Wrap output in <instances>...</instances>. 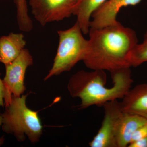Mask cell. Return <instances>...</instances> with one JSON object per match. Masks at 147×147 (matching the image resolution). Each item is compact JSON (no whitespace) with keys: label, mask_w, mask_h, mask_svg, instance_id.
Listing matches in <instances>:
<instances>
[{"label":"cell","mask_w":147,"mask_h":147,"mask_svg":"<svg viewBox=\"0 0 147 147\" xmlns=\"http://www.w3.org/2000/svg\"><path fill=\"white\" fill-rule=\"evenodd\" d=\"M5 96V90L3 80L0 78V107H4V98Z\"/></svg>","instance_id":"obj_17"},{"label":"cell","mask_w":147,"mask_h":147,"mask_svg":"<svg viewBox=\"0 0 147 147\" xmlns=\"http://www.w3.org/2000/svg\"><path fill=\"white\" fill-rule=\"evenodd\" d=\"M107 0H77L73 15L77 17L76 22L79 24L83 34L89 32L90 18L92 14Z\"/></svg>","instance_id":"obj_12"},{"label":"cell","mask_w":147,"mask_h":147,"mask_svg":"<svg viewBox=\"0 0 147 147\" xmlns=\"http://www.w3.org/2000/svg\"><path fill=\"white\" fill-rule=\"evenodd\" d=\"M147 123V119L123 111L117 128V147H128L134 132L137 129Z\"/></svg>","instance_id":"obj_10"},{"label":"cell","mask_w":147,"mask_h":147,"mask_svg":"<svg viewBox=\"0 0 147 147\" xmlns=\"http://www.w3.org/2000/svg\"><path fill=\"white\" fill-rule=\"evenodd\" d=\"M76 2L77 0H29V5L35 19L44 26L70 17Z\"/></svg>","instance_id":"obj_6"},{"label":"cell","mask_w":147,"mask_h":147,"mask_svg":"<svg viewBox=\"0 0 147 147\" xmlns=\"http://www.w3.org/2000/svg\"><path fill=\"white\" fill-rule=\"evenodd\" d=\"M57 33L59 42L57 54L45 81L70 71L79 62L83 61L86 53L88 40L84 38L77 22L67 30L58 31Z\"/></svg>","instance_id":"obj_4"},{"label":"cell","mask_w":147,"mask_h":147,"mask_svg":"<svg viewBox=\"0 0 147 147\" xmlns=\"http://www.w3.org/2000/svg\"><path fill=\"white\" fill-rule=\"evenodd\" d=\"M33 64V59L28 49L24 48L11 63L5 65V76L3 82L5 90L4 105L12 96L20 97L26 90L24 79L27 69Z\"/></svg>","instance_id":"obj_5"},{"label":"cell","mask_w":147,"mask_h":147,"mask_svg":"<svg viewBox=\"0 0 147 147\" xmlns=\"http://www.w3.org/2000/svg\"><path fill=\"white\" fill-rule=\"evenodd\" d=\"M86 53L83 61L92 70L111 71L130 67L129 57L138 43L136 32L119 22L112 26L90 28Z\"/></svg>","instance_id":"obj_1"},{"label":"cell","mask_w":147,"mask_h":147,"mask_svg":"<svg viewBox=\"0 0 147 147\" xmlns=\"http://www.w3.org/2000/svg\"><path fill=\"white\" fill-rule=\"evenodd\" d=\"M147 137V123L139 127L134 132L131 140V142Z\"/></svg>","instance_id":"obj_15"},{"label":"cell","mask_w":147,"mask_h":147,"mask_svg":"<svg viewBox=\"0 0 147 147\" xmlns=\"http://www.w3.org/2000/svg\"><path fill=\"white\" fill-rule=\"evenodd\" d=\"M142 0H107L92 15L90 28L98 29L117 24V16L121 9L135 5Z\"/></svg>","instance_id":"obj_8"},{"label":"cell","mask_w":147,"mask_h":147,"mask_svg":"<svg viewBox=\"0 0 147 147\" xmlns=\"http://www.w3.org/2000/svg\"><path fill=\"white\" fill-rule=\"evenodd\" d=\"M147 38V30L146 32V33L144 35V38Z\"/></svg>","instance_id":"obj_19"},{"label":"cell","mask_w":147,"mask_h":147,"mask_svg":"<svg viewBox=\"0 0 147 147\" xmlns=\"http://www.w3.org/2000/svg\"><path fill=\"white\" fill-rule=\"evenodd\" d=\"M104 116L99 130L89 143L91 147H117L116 134L118 124L123 113L121 102L117 100L105 103Z\"/></svg>","instance_id":"obj_7"},{"label":"cell","mask_w":147,"mask_h":147,"mask_svg":"<svg viewBox=\"0 0 147 147\" xmlns=\"http://www.w3.org/2000/svg\"><path fill=\"white\" fill-rule=\"evenodd\" d=\"M128 147H147V137L131 142Z\"/></svg>","instance_id":"obj_16"},{"label":"cell","mask_w":147,"mask_h":147,"mask_svg":"<svg viewBox=\"0 0 147 147\" xmlns=\"http://www.w3.org/2000/svg\"><path fill=\"white\" fill-rule=\"evenodd\" d=\"M5 142V138L4 136L0 137V146L3 144Z\"/></svg>","instance_id":"obj_18"},{"label":"cell","mask_w":147,"mask_h":147,"mask_svg":"<svg viewBox=\"0 0 147 147\" xmlns=\"http://www.w3.org/2000/svg\"><path fill=\"white\" fill-rule=\"evenodd\" d=\"M28 94L20 97L12 96L5 109L0 113V128L11 134L18 142L27 137L32 143H37L42 134L43 126L38 112L30 109L26 104Z\"/></svg>","instance_id":"obj_3"},{"label":"cell","mask_w":147,"mask_h":147,"mask_svg":"<svg viewBox=\"0 0 147 147\" xmlns=\"http://www.w3.org/2000/svg\"><path fill=\"white\" fill-rule=\"evenodd\" d=\"M81 70L69 79L67 89L71 97L81 100L79 109L96 105L102 107L106 102L122 99L131 89L133 82L130 67L111 71L113 86H105L107 76L105 71Z\"/></svg>","instance_id":"obj_2"},{"label":"cell","mask_w":147,"mask_h":147,"mask_svg":"<svg viewBox=\"0 0 147 147\" xmlns=\"http://www.w3.org/2000/svg\"><path fill=\"white\" fill-rule=\"evenodd\" d=\"M147 62V38H144L143 42L135 45L129 57L130 67H136Z\"/></svg>","instance_id":"obj_14"},{"label":"cell","mask_w":147,"mask_h":147,"mask_svg":"<svg viewBox=\"0 0 147 147\" xmlns=\"http://www.w3.org/2000/svg\"><path fill=\"white\" fill-rule=\"evenodd\" d=\"M16 9V19L21 31L28 32L33 28L32 21L28 14L26 0H14Z\"/></svg>","instance_id":"obj_13"},{"label":"cell","mask_w":147,"mask_h":147,"mask_svg":"<svg viewBox=\"0 0 147 147\" xmlns=\"http://www.w3.org/2000/svg\"><path fill=\"white\" fill-rule=\"evenodd\" d=\"M26 45L22 33L11 32L0 37V63L7 65L15 60Z\"/></svg>","instance_id":"obj_11"},{"label":"cell","mask_w":147,"mask_h":147,"mask_svg":"<svg viewBox=\"0 0 147 147\" xmlns=\"http://www.w3.org/2000/svg\"><path fill=\"white\" fill-rule=\"evenodd\" d=\"M124 112L147 119V84H139L130 89L121 102Z\"/></svg>","instance_id":"obj_9"}]
</instances>
